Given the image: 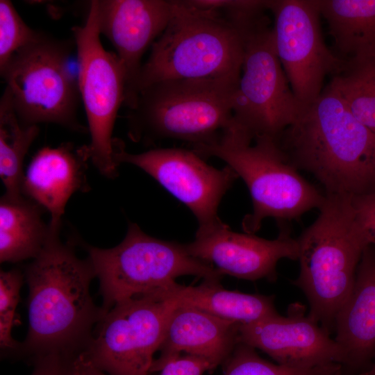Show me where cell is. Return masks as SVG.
Wrapping results in <instances>:
<instances>
[{
  "label": "cell",
  "mask_w": 375,
  "mask_h": 375,
  "mask_svg": "<svg viewBox=\"0 0 375 375\" xmlns=\"http://www.w3.org/2000/svg\"><path fill=\"white\" fill-rule=\"evenodd\" d=\"M51 230L24 274L28 287V330L17 356L32 362L52 353L78 355L103 316L90 293L96 277L91 262L78 258L69 242L60 240V228Z\"/></svg>",
  "instance_id": "cell-1"
},
{
  "label": "cell",
  "mask_w": 375,
  "mask_h": 375,
  "mask_svg": "<svg viewBox=\"0 0 375 375\" xmlns=\"http://www.w3.org/2000/svg\"><path fill=\"white\" fill-rule=\"evenodd\" d=\"M276 140L292 164L314 176L326 194L375 192V133L328 86Z\"/></svg>",
  "instance_id": "cell-2"
},
{
  "label": "cell",
  "mask_w": 375,
  "mask_h": 375,
  "mask_svg": "<svg viewBox=\"0 0 375 375\" xmlns=\"http://www.w3.org/2000/svg\"><path fill=\"white\" fill-rule=\"evenodd\" d=\"M351 197L325 194L317 218L297 238L300 268L292 283L307 298L308 315L329 334L370 244L356 219Z\"/></svg>",
  "instance_id": "cell-3"
},
{
  "label": "cell",
  "mask_w": 375,
  "mask_h": 375,
  "mask_svg": "<svg viewBox=\"0 0 375 375\" xmlns=\"http://www.w3.org/2000/svg\"><path fill=\"white\" fill-rule=\"evenodd\" d=\"M174 15L142 64L138 95L156 83L240 77L244 35L224 12L192 0L174 1Z\"/></svg>",
  "instance_id": "cell-4"
},
{
  "label": "cell",
  "mask_w": 375,
  "mask_h": 375,
  "mask_svg": "<svg viewBox=\"0 0 375 375\" xmlns=\"http://www.w3.org/2000/svg\"><path fill=\"white\" fill-rule=\"evenodd\" d=\"M239 79L169 80L144 88L126 116L129 138L147 143L176 139L193 146L217 142L231 124Z\"/></svg>",
  "instance_id": "cell-5"
},
{
  "label": "cell",
  "mask_w": 375,
  "mask_h": 375,
  "mask_svg": "<svg viewBox=\"0 0 375 375\" xmlns=\"http://www.w3.org/2000/svg\"><path fill=\"white\" fill-rule=\"evenodd\" d=\"M200 156L224 160L247 185L252 199L253 212L242 221L243 230L254 234L262 222L273 217L278 222L298 219L318 208L325 200L289 160L275 139L247 136L226 131L216 142L193 146Z\"/></svg>",
  "instance_id": "cell-6"
},
{
  "label": "cell",
  "mask_w": 375,
  "mask_h": 375,
  "mask_svg": "<svg viewBox=\"0 0 375 375\" xmlns=\"http://www.w3.org/2000/svg\"><path fill=\"white\" fill-rule=\"evenodd\" d=\"M83 246L99 281L103 315L116 303L158 292L181 276L217 281L223 276L191 256L185 244L150 236L135 223L129 224L124 239L112 248Z\"/></svg>",
  "instance_id": "cell-7"
},
{
  "label": "cell",
  "mask_w": 375,
  "mask_h": 375,
  "mask_svg": "<svg viewBox=\"0 0 375 375\" xmlns=\"http://www.w3.org/2000/svg\"><path fill=\"white\" fill-rule=\"evenodd\" d=\"M71 42L42 32L0 69L14 109L25 125L53 123L85 133L78 122V78L69 67Z\"/></svg>",
  "instance_id": "cell-8"
},
{
  "label": "cell",
  "mask_w": 375,
  "mask_h": 375,
  "mask_svg": "<svg viewBox=\"0 0 375 375\" xmlns=\"http://www.w3.org/2000/svg\"><path fill=\"white\" fill-rule=\"evenodd\" d=\"M269 24L265 14L241 26L243 61L228 129L253 140L261 136L276 140L303 108L294 94L277 56Z\"/></svg>",
  "instance_id": "cell-9"
},
{
  "label": "cell",
  "mask_w": 375,
  "mask_h": 375,
  "mask_svg": "<svg viewBox=\"0 0 375 375\" xmlns=\"http://www.w3.org/2000/svg\"><path fill=\"white\" fill-rule=\"evenodd\" d=\"M72 31L77 51L78 83L90 133L85 153L104 176L117 175L113 160L112 131L120 106L124 102L126 78L123 65L115 53L101 44L96 0L92 1L86 22Z\"/></svg>",
  "instance_id": "cell-10"
},
{
  "label": "cell",
  "mask_w": 375,
  "mask_h": 375,
  "mask_svg": "<svg viewBox=\"0 0 375 375\" xmlns=\"http://www.w3.org/2000/svg\"><path fill=\"white\" fill-rule=\"evenodd\" d=\"M174 308L158 294L120 301L97 323L81 353L110 375H151Z\"/></svg>",
  "instance_id": "cell-11"
},
{
  "label": "cell",
  "mask_w": 375,
  "mask_h": 375,
  "mask_svg": "<svg viewBox=\"0 0 375 375\" xmlns=\"http://www.w3.org/2000/svg\"><path fill=\"white\" fill-rule=\"evenodd\" d=\"M275 48L296 98L303 106L322 92L327 75L340 72L347 60L322 37L318 0H269Z\"/></svg>",
  "instance_id": "cell-12"
},
{
  "label": "cell",
  "mask_w": 375,
  "mask_h": 375,
  "mask_svg": "<svg viewBox=\"0 0 375 375\" xmlns=\"http://www.w3.org/2000/svg\"><path fill=\"white\" fill-rule=\"evenodd\" d=\"M113 160L117 166L131 164L151 176L192 212L199 228L221 222L219 204L238 178L229 166L217 169L193 150L160 148L131 153L118 139L113 141Z\"/></svg>",
  "instance_id": "cell-13"
},
{
  "label": "cell",
  "mask_w": 375,
  "mask_h": 375,
  "mask_svg": "<svg viewBox=\"0 0 375 375\" xmlns=\"http://www.w3.org/2000/svg\"><path fill=\"white\" fill-rule=\"evenodd\" d=\"M280 226L278 237L267 240L251 233L232 231L222 221L199 228L194 241L185 244L189 253L228 274L249 281L277 278L276 266L283 258L298 260L297 239L288 227Z\"/></svg>",
  "instance_id": "cell-14"
},
{
  "label": "cell",
  "mask_w": 375,
  "mask_h": 375,
  "mask_svg": "<svg viewBox=\"0 0 375 375\" xmlns=\"http://www.w3.org/2000/svg\"><path fill=\"white\" fill-rule=\"evenodd\" d=\"M306 307L290 305L285 316L278 314L240 324L239 341L269 355L281 365L314 367L346 365L341 346L319 323L306 314Z\"/></svg>",
  "instance_id": "cell-15"
},
{
  "label": "cell",
  "mask_w": 375,
  "mask_h": 375,
  "mask_svg": "<svg viewBox=\"0 0 375 375\" xmlns=\"http://www.w3.org/2000/svg\"><path fill=\"white\" fill-rule=\"evenodd\" d=\"M100 34L112 44L125 73L124 105L132 109L138 97L142 58L172 19L174 1L96 0Z\"/></svg>",
  "instance_id": "cell-16"
},
{
  "label": "cell",
  "mask_w": 375,
  "mask_h": 375,
  "mask_svg": "<svg viewBox=\"0 0 375 375\" xmlns=\"http://www.w3.org/2000/svg\"><path fill=\"white\" fill-rule=\"evenodd\" d=\"M88 160L83 146L76 148L70 142L43 147L31 160L24 176L22 194L50 212L51 228L61 227L72 195L90 190L86 176Z\"/></svg>",
  "instance_id": "cell-17"
},
{
  "label": "cell",
  "mask_w": 375,
  "mask_h": 375,
  "mask_svg": "<svg viewBox=\"0 0 375 375\" xmlns=\"http://www.w3.org/2000/svg\"><path fill=\"white\" fill-rule=\"evenodd\" d=\"M240 324L192 307L175 306L151 373L181 353L201 357L213 369L224 365L240 342Z\"/></svg>",
  "instance_id": "cell-18"
},
{
  "label": "cell",
  "mask_w": 375,
  "mask_h": 375,
  "mask_svg": "<svg viewBox=\"0 0 375 375\" xmlns=\"http://www.w3.org/2000/svg\"><path fill=\"white\" fill-rule=\"evenodd\" d=\"M335 340L346 365L359 368L375 355V246L368 245L359 262L352 291L338 313Z\"/></svg>",
  "instance_id": "cell-19"
},
{
  "label": "cell",
  "mask_w": 375,
  "mask_h": 375,
  "mask_svg": "<svg viewBox=\"0 0 375 375\" xmlns=\"http://www.w3.org/2000/svg\"><path fill=\"white\" fill-rule=\"evenodd\" d=\"M156 294L170 300L176 306L192 307L239 324L278 314L273 295L228 290L217 280H203L196 286L174 281Z\"/></svg>",
  "instance_id": "cell-20"
},
{
  "label": "cell",
  "mask_w": 375,
  "mask_h": 375,
  "mask_svg": "<svg viewBox=\"0 0 375 375\" xmlns=\"http://www.w3.org/2000/svg\"><path fill=\"white\" fill-rule=\"evenodd\" d=\"M42 208L23 195L1 198V262L33 260L41 252L52 231L42 218Z\"/></svg>",
  "instance_id": "cell-21"
},
{
  "label": "cell",
  "mask_w": 375,
  "mask_h": 375,
  "mask_svg": "<svg viewBox=\"0 0 375 375\" xmlns=\"http://www.w3.org/2000/svg\"><path fill=\"white\" fill-rule=\"evenodd\" d=\"M336 49L344 59L375 54V0H318Z\"/></svg>",
  "instance_id": "cell-22"
},
{
  "label": "cell",
  "mask_w": 375,
  "mask_h": 375,
  "mask_svg": "<svg viewBox=\"0 0 375 375\" xmlns=\"http://www.w3.org/2000/svg\"><path fill=\"white\" fill-rule=\"evenodd\" d=\"M40 132L38 125L22 124L5 88L0 99V177L5 194L22 196L23 162Z\"/></svg>",
  "instance_id": "cell-23"
},
{
  "label": "cell",
  "mask_w": 375,
  "mask_h": 375,
  "mask_svg": "<svg viewBox=\"0 0 375 375\" xmlns=\"http://www.w3.org/2000/svg\"><path fill=\"white\" fill-rule=\"evenodd\" d=\"M346 60L328 86L355 117L375 133V54Z\"/></svg>",
  "instance_id": "cell-24"
},
{
  "label": "cell",
  "mask_w": 375,
  "mask_h": 375,
  "mask_svg": "<svg viewBox=\"0 0 375 375\" xmlns=\"http://www.w3.org/2000/svg\"><path fill=\"white\" fill-rule=\"evenodd\" d=\"M253 347L238 342L224 363L223 375H336L344 372L338 364L296 367L274 364L261 358Z\"/></svg>",
  "instance_id": "cell-25"
},
{
  "label": "cell",
  "mask_w": 375,
  "mask_h": 375,
  "mask_svg": "<svg viewBox=\"0 0 375 375\" xmlns=\"http://www.w3.org/2000/svg\"><path fill=\"white\" fill-rule=\"evenodd\" d=\"M24 278L18 269L0 272V346L8 354L17 355L21 347V343L12 338L11 333Z\"/></svg>",
  "instance_id": "cell-26"
},
{
  "label": "cell",
  "mask_w": 375,
  "mask_h": 375,
  "mask_svg": "<svg viewBox=\"0 0 375 375\" xmlns=\"http://www.w3.org/2000/svg\"><path fill=\"white\" fill-rule=\"evenodd\" d=\"M41 31L28 26L9 0L0 1V69L20 49L37 40Z\"/></svg>",
  "instance_id": "cell-27"
},
{
  "label": "cell",
  "mask_w": 375,
  "mask_h": 375,
  "mask_svg": "<svg viewBox=\"0 0 375 375\" xmlns=\"http://www.w3.org/2000/svg\"><path fill=\"white\" fill-rule=\"evenodd\" d=\"M212 370V365L206 360L181 353L167 360L158 372L160 375H203L206 372Z\"/></svg>",
  "instance_id": "cell-28"
},
{
  "label": "cell",
  "mask_w": 375,
  "mask_h": 375,
  "mask_svg": "<svg viewBox=\"0 0 375 375\" xmlns=\"http://www.w3.org/2000/svg\"><path fill=\"white\" fill-rule=\"evenodd\" d=\"M351 205L359 226L375 246V192L352 197Z\"/></svg>",
  "instance_id": "cell-29"
},
{
  "label": "cell",
  "mask_w": 375,
  "mask_h": 375,
  "mask_svg": "<svg viewBox=\"0 0 375 375\" xmlns=\"http://www.w3.org/2000/svg\"><path fill=\"white\" fill-rule=\"evenodd\" d=\"M74 356L59 353L49 354L35 360L31 375H72Z\"/></svg>",
  "instance_id": "cell-30"
},
{
  "label": "cell",
  "mask_w": 375,
  "mask_h": 375,
  "mask_svg": "<svg viewBox=\"0 0 375 375\" xmlns=\"http://www.w3.org/2000/svg\"><path fill=\"white\" fill-rule=\"evenodd\" d=\"M72 375H110L97 367L81 352L72 362Z\"/></svg>",
  "instance_id": "cell-31"
},
{
  "label": "cell",
  "mask_w": 375,
  "mask_h": 375,
  "mask_svg": "<svg viewBox=\"0 0 375 375\" xmlns=\"http://www.w3.org/2000/svg\"><path fill=\"white\" fill-rule=\"evenodd\" d=\"M375 358V355H374ZM363 375H375V360L370 368L363 372Z\"/></svg>",
  "instance_id": "cell-32"
},
{
  "label": "cell",
  "mask_w": 375,
  "mask_h": 375,
  "mask_svg": "<svg viewBox=\"0 0 375 375\" xmlns=\"http://www.w3.org/2000/svg\"><path fill=\"white\" fill-rule=\"evenodd\" d=\"M336 375H344V372H342V373H340L338 374H336Z\"/></svg>",
  "instance_id": "cell-33"
},
{
  "label": "cell",
  "mask_w": 375,
  "mask_h": 375,
  "mask_svg": "<svg viewBox=\"0 0 375 375\" xmlns=\"http://www.w3.org/2000/svg\"><path fill=\"white\" fill-rule=\"evenodd\" d=\"M354 375H363V372L359 373V374H354Z\"/></svg>",
  "instance_id": "cell-34"
}]
</instances>
